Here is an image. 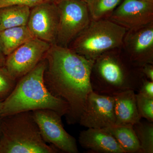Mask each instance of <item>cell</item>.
<instances>
[{
  "mask_svg": "<svg viewBox=\"0 0 153 153\" xmlns=\"http://www.w3.org/2000/svg\"><path fill=\"white\" fill-rule=\"evenodd\" d=\"M18 80L14 79L5 66L0 67V100L5 99L13 90Z\"/></svg>",
  "mask_w": 153,
  "mask_h": 153,
  "instance_id": "ffe728a7",
  "label": "cell"
},
{
  "mask_svg": "<svg viewBox=\"0 0 153 153\" xmlns=\"http://www.w3.org/2000/svg\"><path fill=\"white\" fill-rule=\"evenodd\" d=\"M6 57L7 56L4 54L1 47V44H0V67L5 66V64Z\"/></svg>",
  "mask_w": 153,
  "mask_h": 153,
  "instance_id": "d4e9b609",
  "label": "cell"
},
{
  "mask_svg": "<svg viewBox=\"0 0 153 153\" xmlns=\"http://www.w3.org/2000/svg\"><path fill=\"white\" fill-rule=\"evenodd\" d=\"M123 0H90L87 3L91 20L108 19Z\"/></svg>",
  "mask_w": 153,
  "mask_h": 153,
  "instance_id": "ac0fdd59",
  "label": "cell"
},
{
  "mask_svg": "<svg viewBox=\"0 0 153 153\" xmlns=\"http://www.w3.org/2000/svg\"><path fill=\"white\" fill-rule=\"evenodd\" d=\"M125 153H141L137 138L131 125H114L105 128Z\"/></svg>",
  "mask_w": 153,
  "mask_h": 153,
  "instance_id": "e0dca14e",
  "label": "cell"
},
{
  "mask_svg": "<svg viewBox=\"0 0 153 153\" xmlns=\"http://www.w3.org/2000/svg\"><path fill=\"white\" fill-rule=\"evenodd\" d=\"M142 72L145 78L149 80L153 81V64H145L141 68Z\"/></svg>",
  "mask_w": 153,
  "mask_h": 153,
  "instance_id": "cb8c5ba5",
  "label": "cell"
},
{
  "mask_svg": "<svg viewBox=\"0 0 153 153\" xmlns=\"http://www.w3.org/2000/svg\"><path fill=\"white\" fill-rule=\"evenodd\" d=\"M133 126L139 142L141 153H153V122L141 120Z\"/></svg>",
  "mask_w": 153,
  "mask_h": 153,
  "instance_id": "d6986e66",
  "label": "cell"
},
{
  "mask_svg": "<svg viewBox=\"0 0 153 153\" xmlns=\"http://www.w3.org/2000/svg\"><path fill=\"white\" fill-rule=\"evenodd\" d=\"M107 19L127 30L143 27L153 22V2L123 0Z\"/></svg>",
  "mask_w": 153,
  "mask_h": 153,
  "instance_id": "7c38bea8",
  "label": "cell"
},
{
  "mask_svg": "<svg viewBox=\"0 0 153 153\" xmlns=\"http://www.w3.org/2000/svg\"><path fill=\"white\" fill-rule=\"evenodd\" d=\"M59 16L54 0L31 8L28 28L35 38L52 44L56 43Z\"/></svg>",
  "mask_w": 153,
  "mask_h": 153,
  "instance_id": "30bf717a",
  "label": "cell"
},
{
  "mask_svg": "<svg viewBox=\"0 0 153 153\" xmlns=\"http://www.w3.org/2000/svg\"><path fill=\"white\" fill-rule=\"evenodd\" d=\"M114 106L113 97L92 91L88 96L78 123L87 128H105L114 125Z\"/></svg>",
  "mask_w": 153,
  "mask_h": 153,
  "instance_id": "9c48e42d",
  "label": "cell"
},
{
  "mask_svg": "<svg viewBox=\"0 0 153 153\" xmlns=\"http://www.w3.org/2000/svg\"><path fill=\"white\" fill-rule=\"evenodd\" d=\"M30 10V7L22 5L1 8L0 32L10 28L27 25Z\"/></svg>",
  "mask_w": 153,
  "mask_h": 153,
  "instance_id": "2e32d148",
  "label": "cell"
},
{
  "mask_svg": "<svg viewBox=\"0 0 153 153\" xmlns=\"http://www.w3.org/2000/svg\"><path fill=\"white\" fill-rule=\"evenodd\" d=\"M3 101V100H0V113H1V110L2 109V108Z\"/></svg>",
  "mask_w": 153,
  "mask_h": 153,
  "instance_id": "484cf974",
  "label": "cell"
},
{
  "mask_svg": "<svg viewBox=\"0 0 153 153\" xmlns=\"http://www.w3.org/2000/svg\"><path fill=\"white\" fill-rule=\"evenodd\" d=\"M59 16L55 44L68 47L91 21L87 3L80 0H54Z\"/></svg>",
  "mask_w": 153,
  "mask_h": 153,
  "instance_id": "8992f818",
  "label": "cell"
},
{
  "mask_svg": "<svg viewBox=\"0 0 153 153\" xmlns=\"http://www.w3.org/2000/svg\"><path fill=\"white\" fill-rule=\"evenodd\" d=\"M52 0H0V8L14 5H22L30 7V8L41 3Z\"/></svg>",
  "mask_w": 153,
  "mask_h": 153,
  "instance_id": "7402d4cb",
  "label": "cell"
},
{
  "mask_svg": "<svg viewBox=\"0 0 153 153\" xmlns=\"http://www.w3.org/2000/svg\"><path fill=\"white\" fill-rule=\"evenodd\" d=\"M78 142L90 152L125 153L106 128H87L79 133Z\"/></svg>",
  "mask_w": 153,
  "mask_h": 153,
  "instance_id": "4fadbf2b",
  "label": "cell"
},
{
  "mask_svg": "<svg viewBox=\"0 0 153 153\" xmlns=\"http://www.w3.org/2000/svg\"><path fill=\"white\" fill-rule=\"evenodd\" d=\"M51 44L34 38L6 57L5 67L18 80L30 72L44 58Z\"/></svg>",
  "mask_w": 153,
  "mask_h": 153,
  "instance_id": "ba28073f",
  "label": "cell"
},
{
  "mask_svg": "<svg viewBox=\"0 0 153 153\" xmlns=\"http://www.w3.org/2000/svg\"><path fill=\"white\" fill-rule=\"evenodd\" d=\"M44 58L46 87L52 95L68 104L67 123H78L88 96L93 91L90 76L95 61L56 44H51Z\"/></svg>",
  "mask_w": 153,
  "mask_h": 153,
  "instance_id": "6da1fadb",
  "label": "cell"
},
{
  "mask_svg": "<svg viewBox=\"0 0 153 153\" xmlns=\"http://www.w3.org/2000/svg\"><path fill=\"white\" fill-rule=\"evenodd\" d=\"M34 38L27 25L20 26L0 32V44L4 54L7 56Z\"/></svg>",
  "mask_w": 153,
  "mask_h": 153,
  "instance_id": "9a60e30c",
  "label": "cell"
},
{
  "mask_svg": "<svg viewBox=\"0 0 153 153\" xmlns=\"http://www.w3.org/2000/svg\"><path fill=\"white\" fill-rule=\"evenodd\" d=\"M137 105L140 117L153 122V98L136 94Z\"/></svg>",
  "mask_w": 153,
  "mask_h": 153,
  "instance_id": "44dd1931",
  "label": "cell"
},
{
  "mask_svg": "<svg viewBox=\"0 0 153 153\" xmlns=\"http://www.w3.org/2000/svg\"><path fill=\"white\" fill-rule=\"evenodd\" d=\"M44 57L33 70L17 81L13 90L3 101L0 117L25 111L51 109L62 116L68 111L67 102L52 95L45 85Z\"/></svg>",
  "mask_w": 153,
  "mask_h": 153,
  "instance_id": "7a4b0ae2",
  "label": "cell"
},
{
  "mask_svg": "<svg viewBox=\"0 0 153 153\" xmlns=\"http://www.w3.org/2000/svg\"><path fill=\"white\" fill-rule=\"evenodd\" d=\"M0 153H56L43 139L32 111L0 117Z\"/></svg>",
  "mask_w": 153,
  "mask_h": 153,
  "instance_id": "277c9868",
  "label": "cell"
},
{
  "mask_svg": "<svg viewBox=\"0 0 153 153\" xmlns=\"http://www.w3.org/2000/svg\"><path fill=\"white\" fill-rule=\"evenodd\" d=\"M127 30L108 19L91 20L88 26L68 46L69 49L89 60L123 46Z\"/></svg>",
  "mask_w": 153,
  "mask_h": 153,
  "instance_id": "5b68a950",
  "label": "cell"
},
{
  "mask_svg": "<svg viewBox=\"0 0 153 153\" xmlns=\"http://www.w3.org/2000/svg\"><path fill=\"white\" fill-rule=\"evenodd\" d=\"M141 68L128 65L116 55L105 54L94 61L90 76L92 90L111 96L127 90L138 92L145 78Z\"/></svg>",
  "mask_w": 153,
  "mask_h": 153,
  "instance_id": "3957f363",
  "label": "cell"
},
{
  "mask_svg": "<svg viewBox=\"0 0 153 153\" xmlns=\"http://www.w3.org/2000/svg\"><path fill=\"white\" fill-rule=\"evenodd\" d=\"M123 45L127 57L133 64L141 67L153 63V22L137 28L127 30Z\"/></svg>",
  "mask_w": 153,
  "mask_h": 153,
  "instance_id": "8fae6325",
  "label": "cell"
},
{
  "mask_svg": "<svg viewBox=\"0 0 153 153\" xmlns=\"http://www.w3.org/2000/svg\"><path fill=\"white\" fill-rule=\"evenodd\" d=\"M143 1H150L153 2V0H143Z\"/></svg>",
  "mask_w": 153,
  "mask_h": 153,
  "instance_id": "83f0119b",
  "label": "cell"
},
{
  "mask_svg": "<svg viewBox=\"0 0 153 153\" xmlns=\"http://www.w3.org/2000/svg\"><path fill=\"white\" fill-rule=\"evenodd\" d=\"M80 1H84L85 3H87L90 0H80Z\"/></svg>",
  "mask_w": 153,
  "mask_h": 153,
  "instance_id": "4316f807",
  "label": "cell"
},
{
  "mask_svg": "<svg viewBox=\"0 0 153 153\" xmlns=\"http://www.w3.org/2000/svg\"><path fill=\"white\" fill-rule=\"evenodd\" d=\"M138 93L149 98H153V81L144 78Z\"/></svg>",
  "mask_w": 153,
  "mask_h": 153,
  "instance_id": "603a6c76",
  "label": "cell"
},
{
  "mask_svg": "<svg viewBox=\"0 0 153 153\" xmlns=\"http://www.w3.org/2000/svg\"><path fill=\"white\" fill-rule=\"evenodd\" d=\"M1 135V120H0V137Z\"/></svg>",
  "mask_w": 153,
  "mask_h": 153,
  "instance_id": "f1b7e54d",
  "label": "cell"
},
{
  "mask_svg": "<svg viewBox=\"0 0 153 153\" xmlns=\"http://www.w3.org/2000/svg\"><path fill=\"white\" fill-rule=\"evenodd\" d=\"M115 125H131L141 120L137 105L136 94L133 90L114 95Z\"/></svg>",
  "mask_w": 153,
  "mask_h": 153,
  "instance_id": "5bb4252c",
  "label": "cell"
},
{
  "mask_svg": "<svg viewBox=\"0 0 153 153\" xmlns=\"http://www.w3.org/2000/svg\"><path fill=\"white\" fill-rule=\"evenodd\" d=\"M32 113L42 138L47 143L59 152H78L76 140L65 130L61 115L55 111L47 109L37 110Z\"/></svg>",
  "mask_w": 153,
  "mask_h": 153,
  "instance_id": "52a82bcc",
  "label": "cell"
}]
</instances>
